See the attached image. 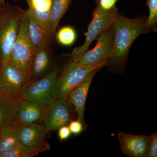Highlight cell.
I'll return each instance as SVG.
<instances>
[{"mask_svg": "<svg viewBox=\"0 0 157 157\" xmlns=\"http://www.w3.org/2000/svg\"><path fill=\"white\" fill-rule=\"evenodd\" d=\"M146 21L144 18H128L118 12L117 13L113 25L114 32L113 53L108 64L124 62L135 39L141 34L147 33Z\"/></svg>", "mask_w": 157, "mask_h": 157, "instance_id": "6da1fadb", "label": "cell"}, {"mask_svg": "<svg viewBox=\"0 0 157 157\" xmlns=\"http://www.w3.org/2000/svg\"><path fill=\"white\" fill-rule=\"evenodd\" d=\"M24 9L9 3L0 6V61H9L11 47L17 37Z\"/></svg>", "mask_w": 157, "mask_h": 157, "instance_id": "7a4b0ae2", "label": "cell"}, {"mask_svg": "<svg viewBox=\"0 0 157 157\" xmlns=\"http://www.w3.org/2000/svg\"><path fill=\"white\" fill-rule=\"evenodd\" d=\"M106 61L94 65H82L70 60L61 74L58 76L54 84L52 96L54 101L68 97L70 93L79 85L94 70L108 65Z\"/></svg>", "mask_w": 157, "mask_h": 157, "instance_id": "3957f363", "label": "cell"}, {"mask_svg": "<svg viewBox=\"0 0 157 157\" xmlns=\"http://www.w3.org/2000/svg\"><path fill=\"white\" fill-rule=\"evenodd\" d=\"M36 49L29 37L27 14L26 10H24L17 37L11 47L9 61L22 71L28 82L31 61Z\"/></svg>", "mask_w": 157, "mask_h": 157, "instance_id": "277c9868", "label": "cell"}, {"mask_svg": "<svg viewBox=\"0 0 157 157\" xmlns=\"http://www.w3.org/2000/svg\"><path fill=\"white\" fill-rule=\"evenodd\" d=\"M118 12L115 7L109 11H104L98 6L92 12V18L89 25L87 32L85 33L84 44L73 49L70 54L71 60L77 63L88 49L91 43L95 40L100 34L105 30L113 26L115 16Z\"/></svg>", "mask_w": 157, "mask_h": 157, "instance_id": "5b68a950", "label": "cell"}, {"mask_svg": "<svg viewBox=\"0 0 157 157\" xmlns=\"http://www.w3.org/2000/svg\"><path fill=\"white\" fill-rule=\"evenodd\" d=\"M73 117V105L68 97H62L45 107L42 124L48 133L68 125Z\"/></svg>", "mask_w": 157, "mask_h": 157, "instance_id": "8992f818", "label": "cell"}, {"mask_svg": "<svg viewBox=\"0 0 157 157\" xmlns=\"http://www.w3.org/2000/svg\"><path fill=\"white\" fill-rule=\"evenodd\" d=\"M59 72V67L57 66L47 76L28 83L23 92L21 99L38 103L45 108L54 101L52 92Z\"/></svg>", "mask_w": 157, "mask_h": 157, "instance_id": "52a82bcc", "label": "cell"}, {"mask_svg": "<svg viewBox=\"0 0 157 157\" xmlns=\"http://www.w3.org/2000/svg\"><path fill=\"white\" fill-rule=\"evenodd\" d=\"M28 80L24 73L10 61L2 63L0 67V94L21 98Z\"/></svg>", "mask_w": 157, "mask_h": 157, "instance_id": "ba28073f", "label": "cell"}, {"mask_svg": "<svg viewBox=\"0 0 157 157\" xmlns=\"http://www.w3.org/2000/svg\"><path fill=\"white\" fill-rule=\"evenodd\" d=\"M95 47L87 50L83 55L78 63L88 65L109 61L114 47V32L113 26L102 32L98 36Z\"/></svg>", "mask_w": 157, "mask_h": 157, "instance_id": "9c48e42d", "label": "cell"}, {"mask_svg": "<svg viewBox=\"0 0 157 157\" xmlns=\"http://www.w3.org/2000/svg\"><path fill=\"white\" fill-rule=\"evenodd\" d=\"M53 52L50 45L43 44L37 47L31 61L29 82L41 79L57 67Z\"/></svg>", "mask_w": 157, "mask_h": 157, "instance_id": "30bf717a", "label": "cell"}, {"mask_svg": "<svg viewBox=\"0 0 157 157\" xmlns=\"http://www.w3.org/2000/svg\"><path fill=\"white\" fill-rule=\"evenodd\" d=\"M47 131L42 123L23 126L21 133L20 143L40 152L50 150L51 147L45 140Z\"/></svg>", "mask_w": 157, "mask_h": 157, "instance_id": "8fae6325", "label": "cell"}, {"mask_svg": "<svg viewBox=\"0 0 157 157\" xmlns=\"http://www.w3.org/2000/svg\"><path fill=\"white\" fill-rule=\"evenodd\" d=\"M121 150L129 157H146L148 137L120 132L118 135Z\"/></svg>", "mask_w": 157, "mask_h": 157, "instance_id": "7c38bea8", "label": "cell"}, {"mask_svg": "<svg viewBox=\"0 0 157 157\" xmlns=\"http://www.w3.org/2000/svg\"><path fill=\"white\" fill-rule=\"evenodd\" d=\"M100 70V68L96 69L89 73L85 79L68 96L71 104L75 107L78 120L86 128L84 114L86 98L93 78Z\"/></svg>", "mask_w": 157, "mask_h": 157, "instance_id": "4fadbf2b", "label": "cell"}, {"mask_svg": "<svg viewBox=\"0 0 157 157\" xmlns=\"http://www.w3.org/2000/svg\"><path fill=\"white\" fill-rule=\"evenodd\" d=\"M28 33L31 42L36 48L43 44L50 45L55 33L26 10Z\"/></svg>", "mask_w": 157, "mask_h": 157, "instance_id": "5bb4252c", "label": "cell"}, {"mask_svg": "<svg viewBox=\"0 0 157 157\" xmlns=\"http://www.w3.org/2000/svg\"><path fill=\"white\" fill-rule=\"evenodd\" d=\"M45 109L38 103L23 100L16 121L22 126L42 123Z\"/></svg>", "mask_w": 157, "mask_h": 157, "instance_id": "9a60e30c", "label": "cell"}, {"mask_svg": "<svg viewBox=\"0 0 157 157\" xmlns=\"http://www.w3.org/2000/svg\"><path fill=\"white\" fill-rule=\"evenodd\" d=\"M22 101L21 98L0 94V129L6 124L16 121Z\"/></svg>", "mask_w": 157, "mask_h": 157, "instance_id": "2e32d148", "label": "cell"}, {"mask_svg": "<svg viewBox=\"0 0 157 157\" xmlns=\"http://www.w3.org/2000/svg\"><path fill=\"white\" fill-rule=\"evenodd\" d=\"M22 126L17 121H14L0 129V154L20 143Z\"/></svg>", "mask_w": 157, "mask_h": 157, "instance_id": "e0dca14e", "label": "cell"}, {"mask_svg": "<svg viewBox=\"0 0 157 157\" xmlns=\"http://www.w3.org/2000/svg\"><path fill=\"white\" fill-rule=\"evenodd\" d=\"M29 6L28 11L46 26L54 33L50 25L51 11L53 0H25Z\"/></svg>", "mask_w": 157, "mask_h": 157, "instance_id": "ac0fdd59", "label": "cell"}, {"mask_svg": "<svg viewBox=\"0 0 157 157\" xmlns=\"http://www.w3.org/2000/svg\"><path fill=\"white\" fill-rule=\"evenodd\" d=\"M74 0H53L51 11L50 25L56 32L59 23L67 12L71 3Z\"/></svg>", "mask_w": 157, "mask_h": 157, "instance_id": "d6986e66", "label": "cell"}, {"mask_svg": "<svg viewBox=\"0 0 157 157\" xmlns=\"http://www.w3.org/2000/svg\"><path fill=\"white\" fill-rule=\"evenodd\" d=\"M40 153L38 150L19 143L0 154V157H33Z\"/></svg>", "mask_w": 157, "mask_h": 157, "instance_id": "ffe728a7", "label": "cell"}, {"mask_svg": "<svg viewBox=\"0 0 157 157\" xmlns=\"http://www.w3.org/2000/svg\"><path fill=\"white\" fill-rule=\"evenodd\" d=\"M56 39L61 45L64 46H70L76 41V31L72 27L69 26L63 27L58 32Z\"/></svg>", "mask_w": 157, "mask_h": 157, "instance_id": "44dd1931", "label": "cell"}, {"mask_svg": "<svg viewBox=\"0 0 157 157\" xmlns=\"http://www.w3.org/2000/svg\"><path fill=\"white\" fill-rule=\"evenodd\" d=\"M147 5L149 9V15L147 19V33L155 31L157 23V0H147Z\"/></svg>", "mask_w": 157, "mask_h": 157, "instance_id": "7402d4cb", "label": "cell"}, {"mask_svg": "<svg viewBox=\"0 0 157 157\" xmlns=\"http://www.w3.org/2000/svg\"><path fill=\"white\" fill-rule=\"evenodd\" d=\"M157 157V133L148 136L146 157Z\"/></svg>", "mask_w": 157, "mask_h": 157, "instance_id": "603a6c76", "label": "cell"}, {"mask_svg": "<svg viewBox=\"0 0 157 157\" xmlns=\"http://www.w3.org/2000/svg\"><path fill=\"white\" fill-rule=\"evenodd\" d=\"M71 133L74 135H78L86 129V127L84 126L80 121L72 120L68 125Z\"/></svg>", "mask_w": 157, "mask_h": 157, "instance_id": "cb8c5ba5", "label": "cell"}, {"mask_svg": "<svg viewBox=\"0 0 157 157\" xmlns=\"http://www.w3.org/2000/svg\"><path fill=\"white\" fill-rule=\"evenodd\" d=\"M97 6L104 11H109L114 9L118 0H95Z\"/></svg>", "mask_w": 157, "mask_h": 157, "instance_id": "d4e9b609", "label": "cell"}, {"mask_svg": "<svg viewBox=\"0 0 157 157\" xmlns=\"http://www.w3.org/2000/svg\"><path fill=\"white\" fill-rule=\"evenodd\" d=\"M71 134L72 133L68 125L63 126L58 129V136L61 141L67 140Z\"/></svg>", "mask_w": 157, "mask_h": 157, "instance_id": "484cf974", "label": "cell"}, {"mask_svg": "<svg viewBox=\"0 0 157 157\" xmlns=\"http://www.w3.org/2000/svg\"><path fill=\"white\" fill-rule=\"evenodd\" d=\"M3 0H0V6L2 4Z\"/></svg>", "mask_w": 157, "mask_h": 157, "instance_id": "4316f807", "label": "cell"}, {"mask_svg": "<svg viewBox=\"0 0 157 157\" xmlns=\"http://www.w3.org/2000/svg\"><path fill=\"white\" fill-rule=\"evenodd\" d=\"M14 1H22V0H13Z\"/></svg>", "mask_w": 157, "mask_h": 157, "instance_id": "83f0119b", "label": "cell"}, {"mask_svg": "<svg viewBox=\"0 0 157 157\" xmlns=\"http://www.w3.org/2000/svg\"><path fill=\"white\" fill-rule=\"evenodd\" d=\"M1 61H0V67H1Z\"/></svg>", "mask_w": 157, "mask_h": 157, "instance_id": "f1b7e54d", "label": "cell"}]
</instances>
